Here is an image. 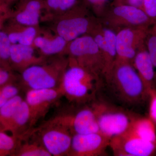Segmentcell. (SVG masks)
<instances>
[{
  "label": "cell",
  "instance_id": "1",
  "mask_svg": "<svg viewBox=\"0 0 156 156\" xmlns=\"http://www.w3.org/2000/svg\"><path fill=\"white\" fill-rule=\"evenodd\" d=\"M109 94L124 107H133L145 102L149 93L133 65L116 60L108 73L102 79Z\"/></svg>",
  "mask_w": 156,
  "mask_h": 156
},
{
  "label": "cell",
  "instance_id": "2",
  "mask_svg": "<svg viewBox=\"0 0 156 156\" xmlns=\"http://www.w3.org/2000/svg\"><path fill=\"white\" fill-rule=\"evenodd\" d=\"M102 86V78L69 58L59 88L62 96L69 101L79 105L91 103L97 99Z\"/></svg>",
  "mask_w": 156,
  "mask_h": 156
},
{
  "label": "cell",
  "instance_id": "3",
  "mask_svg": "<svg viewBox=\"0 0 156 156\" xmlns=\"http://www.w3.org/2000/svg\"><path fill=\"white\" fill-rule=\"evenodd\" d=\"M50 28L68 42L91 35L102 25L83 2L50 21Z\"/></svg>",
  "mask_w": 156,
  "mask_h": 156
},
{
  "label": "cell",
  "instance_id": "4",
  "mask_svg": "<svg viewBox=\"0 0 156 156\" xmlns=\"http://www.w3.org/2000/svg\"><path fill=\"white\" fill-rule=\"evenodd\" d=\"M68 64L69 58L66 55L48 57L43 63L23 71L20 81L28 90L58 89Z\"/></svg>",
  "mask_w": 156,
  "mask_h": 156
},
{
  "label": "cell",
  "instance_id": "5",
  "mask_svg": "<svg viewBox=\"0 0 156 156\" xmlns=\"http://www.w3.org/2000/svg\"><path fill=\"white\" fill-rule=\"evenodd\" d=\"M99 132L111 139L130 128L137 116L125 108L97 99L91 103Z\"/></svg>",
  "mask_w": 156,
  "mask_h": 156
},
{
  "label": "cell",
  "instance_id": "6",
  "mask_svg": "<svg viewBox=\"0 0 156 156\" xmlns=\"http://www.w3.org/2000/svg\"><path fill=\"white\" fill-rule=\"evenodd\" d=\"M66 55L78 65L103 77V57L97 43L91 35L83 36L69 42Z\"/></svg>",
  "mask_w": 156,
  "mask_h": 156
},
{
  "label": "cell",
  "instance_id": "7",
  "mask_svg": "<svg viewBox=\"0 0 156 156\" xmlns=\"http://www.w3.org/2000/svg\"><path fill=\"white\" fill-rule=\"evenodd\" d=\"M100 20L104 26L115 32L127 27H150L154 24L142 9L126 4L111 6Z\"/></svg>",
  "mask_w": 156,
  "mask_h": 156
},
{
  "label": "cell",
  "instance_id": "8",
  "mask_svg": "<svg viewBox=\"0 0 156 156\" xmlns=\"http://www.w3.org/2000/svg\"><path fill=\"white\" fill-rule=\"evenodd\" d=\"M37 131L41 142L51 156H68L73 134L67 128L53 119Z\"/></svg>",
  "mask_w": 156,
  "mask_h": 156
},
{
  "label": "cell",
  "instance_id": "9",
  "mask_svg": "<svg viewBox=\"0 0 156 156\" xmlns=\"http://www.w3.org/2000/svg\"><path fill=\"white\" fill-rule=\"evenodd\" d=\"M150 27H127L116 32L117 61L132 64L137 51L145 45Z\"/></svg>",
  "mask_w": 156,
  "mask_h": 156
},
{
  "label": "cell",
  "instance_id": "10",
  "mask_svg": "<svg viewBox=\"0 0 156 156\" xmlns=\"http://www.w3.org/2000/svg\"><path fill=\"white\" fill-rule=\"evenodd\" d=\"M109 147L117 156H149L156 150V144L143 139L131 126L122 134L112 138Z\"/></svg>",
  "mask_w": 156,
  "mask_h": 156
},
{
  "label": "cell",
  "instance_id": "11",
  "mask_svg": "<svg viewBox=\"0 0 156 156\" xmlns=\"http://www.w3.org/2000/svg\"><path fill=\"white\" fill-rule=\"evenodd\" d=\"M53 119L67 128L73 134L99 132L91 103L84 105L75 111L61 114Z\"/></svg>",
  "mask_w": 156,
  "mask_h": 156
},
{
  "label": "cell",
  "instance_id": "12",
  "mask_svg": "<svg viewBox=\"0 0 156 156\" xmlns=\"http://www.w3.org/2000/svg\"><path fill=\"white\" fill-rule=\"evenodd\" d=\"M110 140L99 132L73 134L68 156L101 155L109 147Z\"/></svg>",
  "mask_w": 156,
  "mask_h": 156
},
{
  "label": "cell",
  "instance_id": "13",
  "mask_svg": "<svg viewBox=\"0 0 156 156\" xmlns=\"http://www.w3.org/2000/svg\"><path fill=\"white\" fill-rule=\"evenodd\" d=\"M62 96L59 88L27 90L25 100L30 110L31 126L44 116L50 107Z\"/></svg>",
  "mask_w": 156,
  "mask_h": 156
},
{
  "label": "cell",
  "instance_id": "14",
  "mask_svg": "<svg viewBox=\"0 0 156 156\" xmlns=\"http://www.w3.org/2000/svg\"><path fill=\"white\" fill-rule=\"evenodd\" d=\"M68 43L50 28L40 27L33 46L41 55L48 58L58 55H66Z\"/></svg>",
  "mask_w": 156,
  "mask_h": 156
},
{
  "label": "cell",
  "instance_id": "15",
  "mask_svg": "<svg viewBox=\"0 0 156 156\" xmlns=\"http://www.w3.org/2000/svg\"><path fill=\"white\" fill-rule=\"evenodd\" d=\"M44 10V0H20L9 20L21 25L40 27Z\"/></svg>",
  "mask_w": 156,
  "mask_h": 156
},
{
  "label": "cell",
  "instance_id": "16",
  "mask_svg": "<svg viewBox=\"0 0 156 156\" xmlns=\"http://www.w3.org/2000/svg\"><path fill=\"white\" fill-rule=\"evenodd\" d=\"M91 35L97 43L103 57V77L109 72L116 60V32L102 24Z\"/></svg>",
  "mask_w": 156,
  "mask_h": 156
},
{
  "label": "cell",
  "instance_id": "17",
  "mask_svg": "<svg viewBox=\"0 0 156 156\" xmlns=\"http://www.w3.org/2000/svg\"><path fill=\"white\" fill-rule=\"evenodd\" d=\"M47 58L41 55L33 46L19 44L11 45L10 52L11 69L20 73L30 66L43 63Z\"/></svg>",
  "mask_w": 156,
  "mask_h": 156
},
{
  "label": "cell",
  "instance_id": "18",
  "mask_svg": "<svg viewBox=\"0 0 156 156\" xmlns=\"http://www.w3.org/2000/svg\"><path fill=\"white\" fill-rule=\"evenodd\" d=\"M149 93L156 89V73L146 45L136 53L132 63Z\"/></svg>",
  "mask_w": 156,
  "mask_h": 156
},
{
  "label": "cell",
  "instance_id": "19",
  "mask_svg": "<svg viewBox=\"0 0 156 156\" xmlns=\"http://www.w3.org/2000/svg\"><path fill=\"white\" fill-rule=\"evenodd\" d=\"M8 22L5 24L2 30L8 35L12 44L33 46L41 27L21 25L9 20Z\"/></svg>",
  "mask_w": 156,
  "mask_h": 156
},
{
  "label": "cell",
  "instance_id": "20",
  "mask_svg": "<svg viewBox=\"0 0 156 156\" xmlns=\"http://www.w3.org/2000/svg\"><path fill=\"white\" fill-rule=\"evenodd\" d=\"M29 127H31L30 110L25 99H23L5 131H10L14 136L20 137L30 130Z\"/></svg>",
  "mask_w": 156,
  "mask_h": 156
},
{
  "label": "cell",
  "instance_id": "21",
  "mask_svg": "<svg viewBox=\"0 0 156 156\" xmlns=\"http://www.w3.org/2000/svg\"><path fill=\"white\" fill-rule=\"evenodd\" d=\"M26 133L20 136V142L15 156H51L41 142L38 136L35 139L33 138L30 140H27Z\"/></svg>",
  "mask_w": 156,
  "mask_h": 156
},
{
  "label": "cell",
  "instance_id": "22",
  "mask_svg": "<svg viewBox=\"0 0 156 156\" xmlns=\"http://www.w3.org/2000/svg\"><path fill=\"white\" fill-rule=\"evenodd\" d=\"M131 128L143 139L156 144V133L154 122L150 118L136 116Z\"/></svg>",
  "mask_w": 156,
  "mask_h": 156
},
{
  "label": "cell",
  "instance_id": "23",
  "mask_svg": "<svg viewBox=\"0 0 156 156\" xmlns=\"http://www.w3.org/2000/svg\"><path fill=\"white\" fill-rule=\"evenodd\" d=\"M23 98L18 95L8 100L0 108V130L5 131Z\"/></svg>",
  "mask_w": 156,
  "mask_h": 156
},
{
  "label": "cell",
  "instance_id": "24",
  "mask_svg": "<svg viewBox=\"0 0 156 156\" xmlns=\"http://www.w3.org/2000/svg\"><path fill=\"white\" fill-rule=\"evenodd\" d=\"M20 142V137L0 131V156H15Z\"/></svg>",
  "mask_w": 156,
  "mask_h": 156
},
{
  "label": "cell",
  "instance_id": "25",
  "mask_svg": "<svg viewBox=\"0 0 156 156\" xmlns=\"http://www.w3.org/2000/svg\"><path fill=\"white\" fill-rule=\"evenodd\" d=\"M11 45L5 32L3 30H0V65L6 69L13 71L10 63Z\"/></svg>",
  "mask_w": 156,
  "mask_h": 156
},
{
  "label": "cell",
  "instance_id": "26",
  "mask_svg": "<svg viewBox=\"0 0 156 156\" xmlns=\"http://www.w3.org/2000/svg\"><path fill=\"white\" fill-rule=\"evenodd\" d=\"M93 14L100 18L112 5L114 0H82Z\"/></svg>",
  "mask_w": 156,
  "mask_h": 156
},
{
  "label": "cell",
  "instance_id": "27",
  "mask_svg": "<svg viewBox=\"0 0 156 156\" xmlns=\"http://www.w3.org/2000/svg\"><path fill=\"white\" fill-rule=\"evenodd\" d=\"M146 47L155 68H156V36L150 33L145 41Z\"/></svg>",
  "mask_w": 156,
  "mask_h": 156
},
{
  "label": "cell",
  "instance_id": "28",
  "mask_svg": "<svg viewBox=\"0 0 156 156\" xmlns=\"http://www.w3.org/2000/svg\"><path fill=\"white\" fill-rule=\"evenodd\" d=\"M17 77L13 71L6 69L0 65V87L11 83H15Z\"/></svg>",
  "mask_w": 156,
  "mask_h": 156
},
{
  "label": "cell",
  "instance_id": "29",
  "mask_svg": "<svg viewBox=\"0 0 156 156\" xmlns=\"http://www.w3.org/2000/svg\"><path fill=\"white\" fill-rule=\"evenodd\" d=\"M142 9L153 22H156V0H144Z\"/></svg>",
  "mask_w": 156,
  "mask_h": 156
},
{
  "label": "cell",
  "instance_id": "30",
  "mask_svg": "<svg viewBox=\"0 0 156 156\" xmlns=\"http://www.w3.org/2000/svg\"><path fill=\"white\" fill-rule=\"evenodd\" d=\"M1 89L3 96L8 100L19 95V87L14 83L1 87Z\"/></svg>",
  "mask_w": 156,
  "mask_h": 156
},
{
  "label": "cell",
  "instance_id": "31",
  "mask_svg": "<svg viewBox=\"0 0 156 156\" xmlns=\"http://www.w3.org/2000/svg\"><path fill=\"white\" fill-rule=\"evenodd\" d=\"M12 10L10 5L0 2V30H2L4 26L10 19Z\"/></svg>",
  "mask_w": 156,
  "mask_h": 156
},
{
  "label": "cell",
  "instance_id": "32",
  "mask_svg": "<svg viewBox=\"0 0 156 156\" xmlns=\"http://www.w3.org/2000/svg\"><path fill=\"white\" fill-rule=\"evenodd\" d=\"M149 118L156 123V89L150 93Z\"/></svg>",
  "mask_w": 156,
  "mask_h": 156
},
{
  "label": "cell",
  "instance_id": "33",
  "mask_svg": "<svg viewBox=\"0 0 156 156\" xmlns=\"http://www.w3.org/2000/svg\"><path fill=\"white\" fill-rule=\"evenodd\" d=\"M144 0H125L124 4L130 5L142 9L143 4Z\"/></svg>",
  "mask_w": 156,
  "mask_h": 156
},
{
  "label": "cell",
  "instance_id": "34",
  "mask_svg": "<svg viewBox=\"0 0 156 156\" xmlns=\"http://www.w3.org/2000/svg\"><path fill=\"white\" fill-rule=\"evenodd\" d=\"M149 33L156 36V22L152 25L151 28L150 27Z\"/></svg>",
  "mask_w": 156,
  "mask_h": 156
},
{
  "label": "cell",
  "instance_id": "35",
  "mask_svg": "<svg viewBox=\"0 0 156 156\" xmlns=\"http://www.w3.org/2000/svg\"><path fill=\"white\" fill-rule=\"evenodd\" d=\"M125 0H114L112 5H118L124 4Z\"/></svg>",
  "mask_w": 156,
  "mask_h": 156
},
{
  "label": "cell",
  "instance_id": "36",
  "mask_svg": "<svg viewBox=\"0 0 156 156\" xmlns=\"http://www.w3.org/2000/svg\"><path fill=\"white\" fill-rule=\"evenodd\" d=\"M20 1V0H0V2H1L6 3V4L10 5L11 3L16 2V1Z\"/></svg>",
  "mask_w": 156,
  "mask_h": 156
},
{
  "label": "cell",
  "instance_id": "37",
  "mask_svg": "<svg viewBox=\"0 0 156 156\" xmlns=\"http://www.w3.org/2000/svg\"><path fill=\"white\" fill-rule=\"evenodd\" d=\"M0 131H1V130H0Z\"/></svg>",
  "mask_w": 156,
  "mask_h": 156
},
{
  "label": "cell",
  "instance_id": "38",
  "mask_svg": "<svg viewBox=\"0 0 156 156\" xmlns=\"http://www.w3.org/2000/svg\"></svg>",
  "mask_w": 156,
  "mask_h": 156
}]
</instances>
